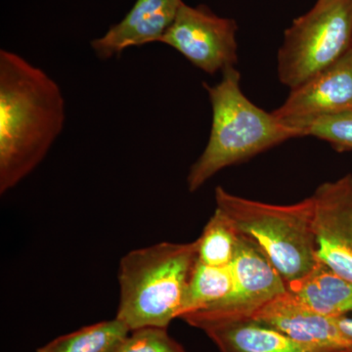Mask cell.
<instances>
[{"label": "cell", "instance_id": "obj_16", "mask_svg": "<svg viewBox=\"0 0 352 352\" xmlns=\"http://www.w3.org/2000/svg\"><path fill=\"white\" fill-rule=\"evenodd\" d=\"M239 238L232 224L215 208L214 214L196 240L197 259L217 267L231 265L237 252Z\"/></svg>", "mask_w": 352, "mask_h": 352}, {"label": "cell", "instance_id": "obj_1", "mask_svg": "<svg viewBox=\"0 0 352 352\" xmlns=\"http://www.w3.org/2000/svg\"><path fill=\"white\" fill-rule=\"evenodd\" d=\"M61 87L24 57L0 50V194L38 168L62 133Z\"/></svg>", "mask_w": 352, "mask_h": 352}, {"label": "cell", "instance_id": "obj_9", "mask_svg": "<svg viewBox=\"0 0 352 352\" xmlns=\"http://www.w3.org/2000/svg\"><path fill=\"white\" fill-rule=\"evenodd\" d=\"M182 320L203 331L220 352H342L309 346L252 316H227L198 310Z\"/></svg>", "mask_w": 352, "mask_h": 352}, {"label": "cell", "instance_id": "obj_4", "mask_svg": "<svg viewBox=\"0 0 352 352\" xmlns=\"http://www.w3.org/2000/svg\"><path fill=\"white\" fill-rule=\"evenodd\" d=\"M217 210L240 236L263 252L283 278L287 289L307 276L318 261L311 197L292 205L242 198L221 186L214 191Z\"/></svg>", "mask_w": 352, "mask_h": 352}, {"label": "cell", "instance_id": "obj_14", "mask_svg": "<svg viewBox=\"0 0 352 352\" xmlns=\"http://www.w3.org/2000/svg\"><path fill=\"white\" fill-rule=\"evenodd\" d=\"M129 333L126 324L116 317L58 337L38 352H115Z\"/></svg>", "mask_w": 352, "mask_h": 352}, {"label": "cell", "instance_id": "obj_15", "mask_svg": "<svg viewBox=\"0 0 352 352\" xmlns=\"http://www.w3.org/2000/svg\"><path fill=\"white\" fill-rule=\"evenodd\" d=\"M234 276L231 265L217 267L200 263L197 259L190 276L182 314L208 309L226 300L233 291Z\"/></svg>", "mask_w": 352, "mask_h": 352}, {"label": "cell", "instance_id": "obj_7", "mask_svg": "<svg viewBox=\"0 0 352 352\" xmlns=\"http://www.w3.org/2000/svg\"><path fill=\"white\" fill-rule=\"evenodd\" d=\"M317 261L352 282V175L323 183L314 195Z\"/></svg>", "mask_w": 352, "mask_h": 352}, {"label": "cell", "instance_id": "obj_2", "mask_svg": "<svg viewBox=\"0 0 352 352\" xmlns=\"http://www.w3.org/2000/svg\"><path fill=\"white\" fill-rule=\"evenodd\" d=\"M212 110V129L205 150L190 168L187 185L196 192L220 170L252 159L302 131L258 107L241 89L234 67L222 72L217 85L204 82Z\"/></svg>", "mask_w": 352, "mask_h": 352}, {"label": "cell", "instance_id": "obj_17", "mask_svg": "<svg viewBox=\"0 0 352 352\" xmlns=\"http://www.w3.org/2000/svg\"><path fill=\"white\" fill-rule=\"evenodd\" d=\"M303 135L326 141L338 152L352 151V111L312 120Z\"/></svg>", "mask_w": 352, "mask_h": 352}, {"label": "cell", "instance_id": "obj_10", "mask_svg": "<svg viewBox=\"0 0 352 352\" xmlns=\"http://www.w3.org/2000/svg\"><path fill=\"white\" fill-rule=\"evenodd\" d=\"M231 268L234 287L230 295L221 302L203 310L227 316H252L288 291L283 278L267 258L242 236Z\"/></svg>", "mask_w": 352, "mask_h": 352}, {"label": "cell", "instance_id": "obj_8", "mask_svg": "<svg viewBox=\"0 0 352 352\" xmlns=\"http://www.w3.org/2000/svg\"><path fill=\"white\" fill-rule=\"evenodd\" d=\"M349 111H352V48L332 66L292 89L286 101L272 113L285 124L302 131L312 120Z\"/></svg>", "mask_w": 352, "mask_h": 352}, {"label": "cell", "instance_id": "obj_18", "mask_svg": "<svg viewBox=\"0 0 352 352\" xmlns=\"http://www.w3.org/2000/svg\"><path fill=\"white\" fill-rule=\"evenodd\" d=\"M115 352H186L168 335L166 328L146 327L131 331Z\"/></svg>", "mask_w": 352, "mask_h": 352}, {"label": "cell", "instance_id": "obj_6", "mask_svg": "<svg viewBox=\"0 0 352 352\" xmlns=\"http://www.w3.org/2000/svg\"><path fill=\"white\" fill-rule=\"evenodd\" d=\"M237 30L235 21L215 15L208 7H192L183 2L159 43L170 46L197 68L214 75L237 63Z\"/></svg>", "mask_w": 352, "mask_h": 352}, {"label": "cell", "instance_id": "obj_13", "mask_svg": "<svg viewBox=\"0 0 352 352\" xmlns=\"http://www.w3.org/2000/svg\"><path fill=\"white\" fill-rule=\"evenodd\" d=\"M288 291L303 305L325 316L337 318L352 314V282L320 261Z\"/></svg>", "mask_w": 352, "mask_h": 352}, {"label": "cell", "instance_id": "obj_3", "mask_svg": "<svg viewBox=\"0 0 352 352\" xmlns=\"http://www.w3.org/2000/svg\"><path fill=\"white\" fill-rule=\"evenodd\" d=\"M197 243H157L120 259L117 318L129 330L166 328L182 314Z\"/></svg>", "mask_w": 352, "mask_h": 352}, {"label": "cell", "instance_id": "obj_19", "mask_svg": "<svg viewBox=\"0 0 352 352\" xmlns=\"http://www.w3.org/2000/svg\"><path fill=\"white\" fill-rule=\"evenodd\" d=\"M340 333L346 338L352 346V314L335 318Z\"/></svg>", "mask_w": 352, "mask_h": 352}, {"label": "cell", "instance_id": "obj_11", "mask_svg": "<svg viewBox=\"0 0 352 352\" xmlns=\"http://www.w3.org/2000/svg\"><path fill=\"white\" fill-rule=\"evenodd\" d=\"M182 4V0H136L124 19L90 43L94 54L109 60L127 48L159 43Z\"/></svg>", "mask_w": 352, "mask_h": 352}, {"label": "cell", "instance_id": "obj_12", "mask_svg": "<svg viewBox=\"0 0 352 352\" xmlns=\"http://www.w3.org/2000/svg\"><path fill=\"white\" fill-rule=\"evenodd\" d=\"M252 317L302 344L352 352L351 344L340 333L335 318L314 311L289 291L264 305Z\"/></svg>", "mask_w": 352, "mask_h": 352}, {"label": "cell", "instance_id": "obj_5", "mask_svg": "<svg viewBox=\"0 0 352 352\" xmlns=\"http://www.w3.org/2000/svg\"><path fill=\"white\" fill-rule=\"evenodd\" d=\"M352 48V0H317L285 32L278 78L289 90L332 66Z\"/></svg>", "mask_w": 352, "mask_h": 352}]
</instances>
